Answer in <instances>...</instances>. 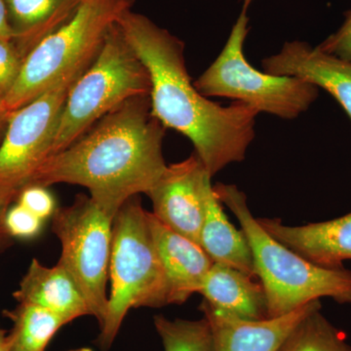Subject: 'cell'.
Masks as SVG:
<instances>
[{"mask_svg":"<svg viewBox=\"0 0 351 351\" xmlns=\"http://www.w3.org/2000/svg\"><path fill=\"white\" fill-rule=\"evenodd\" d=\"M117 25L149 73L154 117L193 143L212 177L243 161L260 112L242 101L223 107L203 96L189 75L184 43L149 18L130 10Z\"/></svg>","mask_w":351,"mask_h":351,"instance_id":"6da1fadb","label":"cell"},{"mask_svg":"<svg viewBox=\"0 0 351 351\" xmlns=\"http://www.w3.org/2000/svg\"><path fill=\"white\" fill-rule=\"evenodd\" d=\"M165 130L152 114L149 96L130 99L49 157L29 186H83L101 209L117 216L127 200L147 195L167 168Z\"/></svg>","mask_w":351,"mask_h":351,"instance_id":"7a4b0ae2","label":"cell"},{"mask_svg":"<svg viewBox=\"0 0 351 351\" xmlns=\"http://www.w3.org/2000/svg\"><path fill=\"white\" fill-rule=\"evenodd\" d=\"M217 197L237 217L253 255L256 276L267 295L269 318L285 315L321 298L351 304V271L314 265L269 234L253 216L243 191L233 184L214 186Z\"/></svg>","mask_w":351,"mask_h":351,"instance_id":"3957f363","label":"cell"},{"mask_svg":"<svg viewBox=\"0 0 351 351\" xmlns=\"http://www.w3.org/2000/svg\"><path fill=\"white\" fill-rule=\"evenodd\" d=\"M135 0H82L77 10L25 57L20 75L1 101L4 112L19 110L76 69L89 66L110 29Z\"/></svg>","mask_w":351,"mask_h":351,"instance_id":"277c9868","label":"cell"},{"mask_svg":"<svg viewBox=\"0 0 351 351\" xmlns=\"http://www.w3.org/2000/svg\"><path fill=\"white\" fill-rule=\"evenodd\" d=\"M108 276L112 290L99 346L108 350L131 308L168 306V284L149 221V212L133 196L113 221Z\"/></svg>","mask_w":351,"mask_h":351,"instance_id":"5b68a950","label":"cell"},{"mask_svg":"<svg viewBox=\"0 0 351 351\" xmlns=\"http://www.w3.org/2000/svg\"><path fill=\"white\" fill-rule=\"evenodd\" d=\"M149 93V73L115 25L92 63L69 89L49 157L73 144L124 101Z\"/></svg>","mask_w":351,"mask_h":351,"instance_id":"8992f818","label":"cell"},{"mask_svg":"<svg viewBox=\"0 0 351 351\" xmlns=\"http://www.w3.org/2000/svg\"><path fill=\"white\" fill-rule=\"evenodd\" d=\"M253 0H243L225 47L195 82L203 96L242 101L258 112L295 119L306 112L319 95V88L301 78L272 75L258 71L245 57L248 10Z\"/></svg>","mask_w":351,"mask_h":351,"instance_id":"52a82bcc","label":"cell"},{"mask_svg":"<svg viewBox=\"0 0 351 351\" xmlns=\"http://www.w3.org/2000/svg\"><path fill=\"white\" fill-rule=\"evenodd\" d=\"M115 216L101 209L91 197L80 195L73 204L52 216V230L62 246L59 263L82 291L90 315L100 329L107 317V282Z\"/></svg>","mask_w":351,"mask_h":351,"instance_id":"ba28073f","label":"cell"},{"mask_svg":"<svg viewBox=\"0 0 351 351\" xmlns=\"http://www.w3.org/2000/svg\"><path fill=\"white\" fill-rule=\"evenodd\" d=\"M88 66L64 76L31 103L9 114L0 144V198L9 205L31 186L39 168L49 157L69 89Z\"/></svg>","mask_w":351,"mask_h":351,"instance_id":"9c48e42d","label":"cell"},{"mask_svg":"<svg viewBox=\"0 0 351 351\" xmlns=\"http://www.w3.org/2000/svg\"><path fill=\"white\" fill-rule=\"evenodd\" d=\"M212 176L193 154L181 162L167 165L147 195L152 212L163 225L200 245L206 198L213 188Z\"/></svg>","mask_w":351,"mask_h":351,"instance_id":"30bf717a","label":"cell"},{"mask_svg":"<svg viewBox=\"0 0 351 351\" xmlns=\"http://www.w3.org/2000/svg\"><path fill=\"white\" fill-rule=\"evenodd\" d=\"M263 71L291 76L322 88L334 97L351 119V62L328 54L304 41H290L263 60Z\"/></svg>","mask_w":351,"mask_h":351,"instance_id":"8fae6325","label":"cell"},{"mask_svg":"<svg viewBox=\"0 0 351 351\" xmlns=\"http://www.w3.org/2000/svg\"><path fill=\"white\" fill-rule=\"evenodd\" d=\"M321 307L320 300L292 313L263 320H244L216 311L202 301L200 311L211 329V351H277L307 314Z\"/></svg>","mask_w":351,"mask_h":351,"instance_id":"7c38bea8","label":"cell"},{"mask_svg":"<svg viewBox=\"0 0 351 351\" xmlns=\"http://www.w3.org/2000/svg\"><path fill=\"white\" fill-rule=\"evenodd\" d=\"M257 221L274 239L314 265L339 269L351 261V212L331 221L298 226L284 225L280 219Z\"/></svg>","mask_w":351,"mask_h":351,"instance_id":"4fadbf2b","label":"cell"},{"mask_svg":"<svg viewBox=\"0 0 351 351\" xmlns=\"http://www.w3.org/2000/svg\"><path fill=\"white\" fill-rule=\"evenodd\" d=\"M149 221L168 284V304H182L199 292L213 261L196 244L163 225L152 212Z\"/></svg>","mask_w":351,"mask_h":351,"instance_id":"5bb4252c","label":"cell"},{"mask_svg":"<svg viewBox=\"0 0 351 351\" xmlns=\"http://www.w3.org/2000/svg\"><path fill=\"white\" fill-rule=\"evenodd\" d=\"M13 297L18 304L43 307L68 323L90 315L89 306L82 291L60 263L48 267L34 258Z\"/></svg>","mask_w":351,"mask_h":351,"instance_id":"9a60e30c","label":"cell"},{"mask_svg":"<svg viewBox=\"0 0 351 351\" xmlns=\"http://www.w3.org/2000/svg\"><path fill=\"white\" fill-rule=\"evenodd\" d=\"M198 293L210 306L228 315L244 320L269 318L262 283L241 270L213 263Z\"/></svg>","mask_w":351,"mask_h":351,"instance_id":"2e32d148","label":"cell"},{"mask_svg":"<svg viewBox=\"0 0 351 351\" xmlns=\"http://www.w3.org/2000/svg\"><path fill=\"white\" fill-rule=\"evenodd\" d=\"M200 246L214 263L228 265L256 276L250 245L241 228L228 221L214 186L206 198V210L200 232Z\"/></svg>","mask_w":351,"mask_h":351,"instance_id":"e0dca14e","label":"cell"},{"mask_svg":"<svg viewBox=\"0 0 351 351\" xmlns=\"http://www.w3.org/2000/svg\"><path fill=\"white\" fill-rule=\"evenodd\" d=\"M82 0H5L14 43L24 56L77 10Z\"/></svg>","mask_w":351,"mask_h":351,"instance_id":"ac0fdd59","label":"cell"},{"mask_svg":"<svg viewBox=\"0 0 351 351\" xmlns=\"http://www.w3.org/2000/svg\"><path fill=\"white\" fill-rule=\"evenodd\" d=\"M3 314L13 324L8 334L11 351H45L58 330L68 324L58 314L34 304H18Z\"/></svg>","mask_w":351,"mask_h":351,"instance_id":"d6986e66","label":"cell"},{"mask_svg":"<svg viewBox=\"0 0 351 351\" xmlns=\"http://www.w3.org/2000/svg\"><path fill=\"white\" fill-rule=\"evenodd\" d=\"M277 351H351V346L321 313L319 307L307 314Z\"/></svg>","mask_w":351,"mask_h":351,"instance_id":"ffe728a7","label":"cell"},{"mask_svg":"<svg viewBox=\"0 0 351 351\" xmlns=\"http://www.w3.org/2000/svg\"><path fill=\"white\" fill-rule=\"evenodd\" d=\"M154 322L164 351H211V329L205 316L198 320H170L156 315Z\"/></svg>","mask_w":351,"mask_h":351,"instance_id":"44dd1931","label":"cell"},{"mask_svg":"<svg viewBox=\"0 0 351 351\" xmlns=\"http://www.w3.org/2000/svg\"><path fill=\"white\" fill-rule=\"evenodd\" d=\"M24 60V55L13 40L0 39V101L17 80Z\"/></svg>","mask_w":351,"mask_h":351,"instance_id":"7402d4cb","label":"cell"},{"mask_svg":"<svg viewBox=\"0 0 351 351\" xmlns=\"http://www.w3.org/2000/svg\"><path fill=\"white\" fill-rule=\"evenodd\" d=\"M6 226L13 239H32L40 232L43 219L17 203L7 211Z\"/></svg>","mask_w":351,"mask_h":351,"instance_id":"603a6c76","label":"cell"},{"mask_svg":"<svg viewBox=\"0 0 351 351\" xmlns=\"http://www.w3.org/2000/svg\"><path fill=\"white\" fill-rule=\"evenodd\" d=\"M16 202L40 219L52 217L56 211L54 197L44 186H29L21 193Z\"/></svg>","mask_w":351,"mask_h":351,"instance_id":"cb8c5ba5","label":"cell"},{"mask_svg":"<svg viewBox=\"0 0 351 351\" xmlns=\"http://www.w3.org/2000/svg\"><path fill=\"white\" fill-rule=\"evenodd\" d=\"M318 47L328 54L351 62V10L346 13L341 27L325 39Z\"/></svg>","mask_w":351,"mask_h":351,"instance_id":"d4e9b609","label":"cell"},{"mask_svg":"<svg viewBox=\"0 0 351 351\" xmlns=\"http://www.w3.org/2000/svg\"><path fill=\"white\" fill-rule=\"evenodd\" d=\"M10 205L0 198V252L6 250L12 245L13 237H11L6 226V214Z\"/></svg>","mask_w":351,"mask_h":351,"instance_id":"484cf974","label":"cell"},{"mask_svg":"<svg viewBox=\"0 0 351 351\" xmlns=\"http://www.w3.org/2000/svg\"><path fill=\"white\" fill-rule=\"evenodd\" d=\"M0 39L13 41L15 39V34L9 22L5 0H0Z\"/></svg>","mask_w":351,"mask_h":351,"instance_id":"4316f807","label":"cell"},{"mask_svg":"<svg viewBox=\"0 0 351 351\" xmlns=\"http://www.w3.org/2000/svg\"><path fill=\"white\" fill-rule=\"evenodd\" d=\"M9 114L4 112L2 108L1 101H0V144H1L2 138L5 134L7 123H8Z\"/></svg>","mask_w":351,"mask_h":351,"instance_id":"83f0119b","label":"cell"},{"mask_svg":"<svg viewBox=\"0 0 351 351\" xmlns=\"http://www.w3.org/2000/svg\"><path fill=\"white\" fill-rule=\"evenodd\" d=\"M0 351H11L8 334L1 327H0Z\"/></svg>","mask_w":351,"mask_h":351,"instance_id":"f1b7e54d","label":"cell"},{"mask_svg":"<svg viewBox=\"0 0 351 351\" xmlns=\"http://www.w3.org/2000/svg\"><path fill=\"white\" fill-rule=\"evenodd\" d=\"M69 351H92V350H90V348H77V350H69Z\"/></svg>","mask_w":351,"mask_h":351,"instance_id":"f546056e","label":"cell"}]
</instances>
